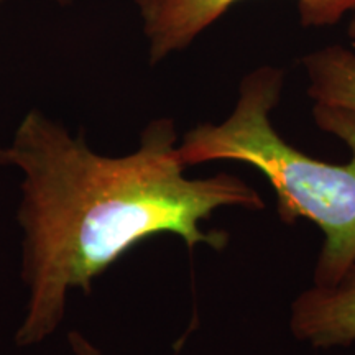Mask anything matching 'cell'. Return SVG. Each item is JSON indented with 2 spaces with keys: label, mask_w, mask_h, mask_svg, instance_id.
Listing matches in <instances>:
<instances>
[{
  "label": "cell",
  "mask_w": 355,
  "mask_h": 355,
  "mask_svg": "<svg viewBox=\"0 0 355 355\" xmlns=\"http://www.w3.org/2000/svg\"><path fill=\"white\" fill-rule=\"evenodd\" d=\"M171 119L153 121L135 153L101 157L84 140L32 110L0 165L25 175L19 220L25 230L24 279L30 286L17 344L33 345L53 334L64 314L69 288L91 293L92 282L158 234H176L193 250H222L227 234L204 232L201 222L220 207L265 209L263 199L229 173L189 180L178 153Z\"/></svg>",
  "instance_id": "obj_1"
},
{
  "label": "cell",
  "mask_w": 355,
  "mask_h": 355,
  "mask_svg": "<svg viewBox=\"0 0 355 355\" xmlns=\"http://www.w3.org/2000/svg\"><path fill=\"white\" fill-rule=\"evenodd\" d=\"M285 73L260 66L239 86L232 114L220 123H201L178 146L184 166L206 162H239L254 166L277 194V214L288 225L314 222L324 245L314 268L313 285L331 288L355 263V112L314 104L318 127L339 137L350 150L345 165L308 157L283 140L272 123L282 97Z\"/></svg>",
  "instance_id": "obj_2"
},
{
  "label": "cell",
  "mask_w": 355,
  "mask_h": 355,
  "mask_svg": "<svg viewBox=\"0 0 355 355\" xmlns=\"http://www.w3.org/2000/svg\"><path fill=\"white\" fill-rule=\"evenodd\" d=\"M290 329L295 339L313 349L355 344V263L337 285L311 286L293 301Z\"/></svg>",
  "instance_id": "obj_3"
},
{
  "label": "cell",
  "mask_w": 355,
  "mask_h": 355,
  "mask_svg": "<svg viewBox=\"0 0 355 355\" xmlns=\"http://www.w3.org/2000/svg\"><path fill=\"white\" fill-rule=\"evenodd\" d=\"M239 0H137L152 63L184 50Z\"/></svg>",
  "instance_id": "obj_4"
},
{
  "label": "cell",
  "mask_w": 355,
  "mask_h": 355,
  "mask_svg": "<svg viewBox=\"0 0 355 355\" xmlns=\"http://www.w3.org/2000/svg\"><path fill=\"white\" fill-rule=\"evenodd\" d=\"M308 96L314 104L355 112V51L332 44L303 58Z\"/></svg>",
  "instance_id": "obj_5"
},
{
  "label": "cell",
  "mask_w": 355,
  "mask_h": 355,
  "mask_svg": "<svg viewBox=\"0 0 355 355\" xmlns=\"http://www.w3.org/2000/svg\"><path fill=\"white\" fill-rule=\"evenodd\" d=\"M303 26H332L345 13L355 10V0H298Z\"/></svg>",
  "instance_id": "obj_6"
},
{
  "label": "cell",
  "mask_w": 355,
  "mask_h": 355,
  "mask_svg": "<svg viewBox=\"0 0 355 355\" xmlns=\"http://www.w3.org/2000/svg\"><path fill=\"white\" fill-rule=\"evenodd\" d=\"M68 340H69L71 350H73L74 355H105V354H102L101 350L96 347V345H92L91 343H89L86 337H83L76 331L69 332Z\"/></svg>",
  "instance_id": "obj_7"
},
{
  "label": "cell",
  "mask_w": 355,
  "mask_h": 355,
  "mask_svg": "<svg viewBox=\"0 0 355 355\" xmlns=\"http://www.w3.org/2000/svg\"><path fill=\"white\" fill-rule=\"evenodd\" d=\"M349 35L355 40V15H354V19L350 20V25H349Z\"/></svg>",
  "instance_id": "obj_8"
},
{
  "label": "cell",
  "mask_w": 355,
  "mask_h": 355,
  "mask_svg": "<svg viewBox=\"0 0 355 355\" xmlns=\"http://www.w3.org/2000/svg\"><path fill=\"white\" fill-rule=\"evenodd\" d=\"M58 2H68V0H58Z\"/></svg>",
  "instance_id": "obj_9"
}]
</instances>
